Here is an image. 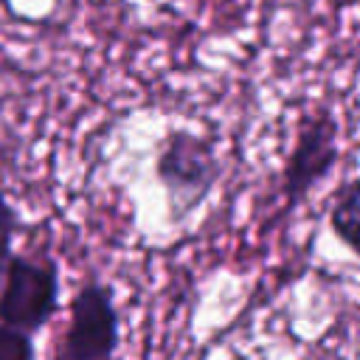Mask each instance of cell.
Wrapping results in <instances>:
<instances>
[{
  "instance_id": "5",
  "label": "cell",
  "mask_w": 360,
  "mask_h": 360,
  "mask_svg": "<svg viewBox=\"0 0 360 360\" xmlns=\"http://www.w3.org/2000/svg\"><path fill=\"white\" fill-rule=\"evenodd\" d=\"M329 225L335 236L354 253L360 256V177H354L349 186L340 188V194L332 202L329 211Z\"/></svg>"
},
{
  "instance_id": "8",
  "label": "cell",
  "mask_w": 360,
  "mask_h": 360,
  "mask_svg": "<svg viewBox=\"0 0 360 360\" xmlns=\"http://www.w3.org/2000/svg\"><path fill=\"white\" fill-rule=\"evenodd\" d=\"M0 3H3V0H0Z\"/></svg>"
},
{
  "instance_id": "7",
  "label": "cell",
  "mask_w": 360,
  "mask_h": 360,
  "mask_svg": "<svg viewBox=\"0 0 360 360\" xmlns=\"http://www.w3.org/2000/svg\"><path fill=\"white\" fill-rule=\"evenodd\" d=\"M17 231H20V214H17V208L8 202L6 191L0 188V278H3V273H6V264H8L11 253H14L11 245H14Z\"/></svg>"
},
{
  "instance_id": "6",
  "label": "cell",
  "mask_w": 360,
  "mask_h": 360,
  "mask_svg": "<svg viewBox=\"0 0 360 360\" xmlns=\"http://www.w3.org/2000/svg\"><path fill=\"white\" fill-rule=\"evenodd\" d=\"M34 354V335L0 321V360H31Z\"/></svg>"
},
{
  "instance_id": "4",
  "label": "cell",
  "mask_w": 360,
  "mask_h": 360,
  "mask_svg": "<svg viewBox=\"0 0 360 360\" xmlns=\"http://www.w3.org/2000/svg\"><path fill=\"white\" fill-rule=\"evenodd\" d=\"M340 124L329 107L307 112L298 124L292 149L281 172V191L287 208H295L338 163L340 155Z\"/></svg>"
},
{
  "instance_id": "1",
  "label": "cell",
  "mask_w": 360,
  "mask_h": 360,
  "mask_svg": "<svg viewBox=\"0 0 360 360\" xmlns=\"http://www.w3.org/2000/svg\"><path fill=\"white\" fill-rule=\"evenodd\" d=\"M222 160L214 143L186 127L166 129L155 152V177L166 191V214L172 225H183L214 191Z\"/></svg>"
},
{
  "instance_id": "2",
  "label": "cell",
  "mask_w": 360,
  "mask_h": 360,
  "mask_svg": "<svg viewBox=\"0 0 360 360\" xmlns=\"http://www.w3.org/2000/svg\"><path fill=\"white\" fill-rule=\"evenodd\" d=\"M62 278L51 256L11 253L0 278V321L37 335L59 312Z\"/></svg>"
},
{
  "instance_id": "3",
  "label": "cell",
  "mask_w": 360,
  "mask_h": 360,
  "mask_svg": "<svg viewBox=\"0 0 360 360\" xmlns=\"http://www.w3.org/2000/svg\"><path fill=\"white\" fill-rule=\"evenodd\" d=\"M121 343V315L112 290L87 276L70 298V321L59 340L62 360H107Z\"/></svg>"
}]
</instances>
